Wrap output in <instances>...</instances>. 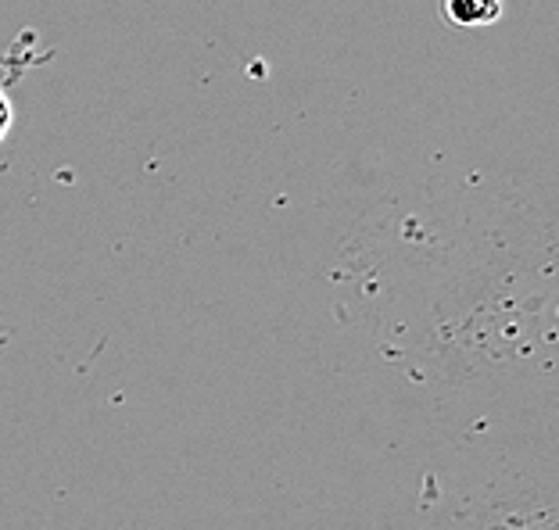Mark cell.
<instances>
[{
  "instance_id": "cell-1",
  "label": "cell",
  "mask_w": 559,
  "mask_h": 530,
  "mask_svg": "<svg viewBox=\"0 0 559 530\" xmlns=\"http://www.w3.org/2000/svg\"><path fill=\"white\" fill-rule=\"evenodd\" d=\"M506 0H441V15L463 25V29H480L502 19Z\"/></svg>"
},
{
  "instance_id": "cell-2",
  "label": "cell",
  "mask_w": 559,
  "mask_h": 530,
  "mask_svg": "<svg viewBox=\"0 0 559 530\" xmlns=\"http://www.w3.org/2000/svg\"><path fill=\"white\" fill-rule=\"evenodd\" d=\"M11 122H15V111H11L8 94L0 91V144H4V136L11 133Z\"/></svg>"
}]
</instances>
